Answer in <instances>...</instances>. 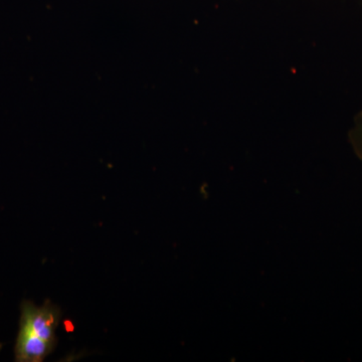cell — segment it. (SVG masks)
Instances as JSON below:
<instances>
[{
	"mask_svg": "<svg viewBox=\"0 0 362 362\" xmlns=\"http://www.w3.org/2000/svg\"><path fill=\"white\" fill-rule=\"evenodd\" d=\"M59 306L45 300L42 306L33 301L21 302L20 329L14 345L16 362H42L58 344L56 330L61 322Z\"/></svg>",
	"mask_w": 362,
	"mask_h": 362,
	"instance_id": "cell-1",
	"label": "cell"
},
{
	"mask_svg": "<svg viewBox=\"0 0 362 362\" xmlns=\"http://www.w3.org/2000/svg\"><path fill=\"white\" fill-rule=\"evenodd\" d=\"M352 139H354L356 148L362 158V113L357 117L356 128L352 132Z\"/></svg>",
	"mask_w": 362,
	"mask_h": 362,
	"instance_id": "cell-2",
	"label": "cell"
},
{
	"mask_svg": "<svg viewBox=\"0 0 362 362\" xmlns=\"http://www.w3.org/2000/svg\"><path fill=\"white\" fill-rule=\"evenodd\" d=\"M2 349V343H0V351H1Z\"/></svg>",
	"mask_w": 362,
	"mask_h": 362,
	"instance_id": "cell-3",
	"label": "cell"
}]
</instances>
